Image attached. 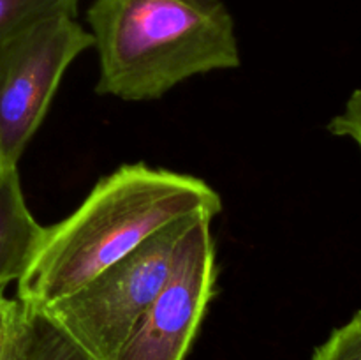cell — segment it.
<instances>
[{
	"label": "cell",
	"mask_w": 361,
	"mask_h": 360,
	"mask_svg": "<svg viewBox=\"0 0 361 360\" xmlns=\"http://www.w3.org/2000/svg\"><path fill=\"white\" fill-rule=\"evenodd\" d=\"M92 46V34L73 16H56L0 48V168H18L63 73Z\"/></svg>",
	"instance_id": "4"
},
{
	"label": "cell",
	"mask_w": 361,
	"mask_h": 360,
	"mask_svg": "<svg viewBox=\"0 0 361 360\" xmlns=\"http://www.w3.org/2000/svg\"><path fill=\"white\" fill-rule=\"evenodd\" d=\"M221 212L222 198L197 176L145 162L120 166L95 184L73 214L46 226L18 281L16 300L44 309L173 222Z\"/></svg>",
	"instance_id": "1"
},
{
	"label": "cell",
	"mask_w": 361,
	"mask_h": 360,
	"mask_svg": "<svg viewBox=\"0 0 361 360\" xmlns=\"http://www.w3.org/2000/svg\"><path fill=\"white\" fill-rule=\"evenodd\" d=\"M87 21L99 95L152 101L196 74L242 64L224 0H95Z\"/></svg>",
	"instance_id": "2"
},
{
	"label": "cell",
	"mask_w": 361,
	"mask_h": 360,
	"mask_svg": "<svg viewBox=\"0 0 361 360\" xmlns=\"http://www.w3.org/2000/svg\"><path fill=\"white\" fill-rule=\"evenodd\" d=\"M6 360H97L74 341L44 309L18 302Z\"/></svg>",
	"instance_id": "7"
},
{
	"label": "cell",
	"mask_w": 361,
	"mask_h": 360,
	"mask_svg": "<svg viewBox=\"0 0 361 360\" xmlns=\"http://www.w3.org/2000/svg\"><path fill=\"white\" fill-rule=\"evenodd\" d=\"M44 228L28 210L18 168H0V292L20 281Z\"/></svg>",
	"instance_id": "6"
},
{
	"label": "cell",
	"mask_w": 361,
	"mask_h": 360,
	"mask_svg": "<svg viewBox=\"0 0 361 360\" xmlns=\"http://www.w3.org/2000/svg\"><path fill=\"white\" fill-rule=\"evenodd\" d=\"M312 360H361V309L314 352Z\"/></svg>",
	"instance_id": "9"
},
{
	"label": "cell",
	"mask_w": 361,
	"mask_h": 360,
	"mask_svg": "<svg viewBox=\"0 0 361 360\" xmlns=\"http://www.w3.org/2000/svg\"><path fill=\"white\" fill-rule=\"evenodd\" d=\"M210 215L190 222L164 284L123 342L116 360H183L215 295V244Z\"/></svg>",
	"instance_id": "5"
},
{
	"label": "cell",
	"mask_w": 361,
	"mask_h": 360,
	"mask_svg": "<svg viewBox=\"0 0 361 360\" xmlns=\"http://www.w3.org/2000/svg\"><path fill=\"white\" fill-rule=\"evenodd\" d=\"M80 0H0V48L28 28L56 16H76Z\"/></svg>",
	"instance_id": "8"
},
{
	"label": "cell",
	"mask_w": 361,
	"mask_h": 360,
	"mask_svg": "<svg viewBox=\"0 0 361 360\" xmlns=\"http://www.w3.org/2000/svg\"><path fill=\"white\" fill-rule=\"evenodd\" d=\"M18 316V300L7 299L4 292H0V360L7 359L11 339H13L14 325Z\"/></svg>",
	"instance_id": "11"
},
{
	"label": "cell",
	"mask_w": 361,
	"mask_h": 360,
	"mask_svg": "<svg viewBox=\"0 0 361 360\" xmlns=\"http://www.w3.org/2000/svg\"><path fill=\"white\" fill-rule=\"evenodd\" d=\"M196 217L200 215L169 224L44 311L92 356L116 360L164 284L178 242Z\"/></svg>",
	"instance_id": "3"
},
{
	"label": "cell",
	"mask_w": 361,
	"mask_h": 360,
	"mask_svg": "<svg viewBox=\"0 0 361 360\" xmlns=\"http://www.w3.org/2000/svg\"><path fill=\"white\" fill-rule=\"evenodd\" d=\"M328 131L335 136L351 138L361 150V88L353 92L344 112L330 120Z\"/></svg>",
	"instance_id": "10"
}]
</instances>
